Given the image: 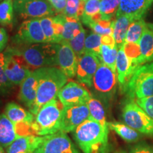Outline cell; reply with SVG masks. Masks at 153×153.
<instances>
[{"mask_svg": "<svg viewBox=\"0 0 153 153\" xmlns=\"http://www.w3.org/2000/svg\"><path fill=\"white\" fill-rule=\"evenodd\" d=\"M101 47V36L94 32L86 37L85 43V53H93L100 59Z\"/></svg>", "mask_w": 153, "mask_h": 153, "instance_id": "cell-36", "label": "cell"}, {"mask_svg": "<svg viewBox=\"0 0 153 153\" xmlns=\"http://www.w3.org/2000/svg\"><path fill=\"white\" fill-rule=\"evenodd\" d=\"M48 1L52 5L56 14H63L66 7L67 0H48Z\"/></svg>", "mask_w": 153, "mask_h": 153, "instance_id": "cell-41", "label": "cell"}, {"mask_svg": "<svg viewBox=\"0 0 153 153\" xmlns=\"http://www.w3.org/2000/svg\"><path fill=\"white\" fill-rule=\"evenodd\" d=\"M41 75L38 81L37 96L30 112L36 115L43 105L57 98L61 89L68 83L69 78L57 67L41 68Z\"/></svg>", "mask_w": 153, "mask_h": 153, "instance_id": "cell-2", "label": "cell"}, {"mask_svg": "<svg viewBox=\"0 0 153 153\" xmlns=\"http://www.w3.org/2000/svg\"><path fill=\"white\" fill-rule=\"evenodd\" d=\"M32 70L45 67H57V43H42L10 47Z\"/></svg>", "mask_w": 153, "mask_h": 153, "instance_id": "cell-3", "label": "cell"}, {"mask_svg": "<svg viewBox=\"0 0 153 153\" xmlns=\"http://www.w3.org/2000/svg\"><path fill=\"white\" fill-rule=\"evenodd\" d=\"M124 93L134 99L153 96V62L142 65L135 70Z\"/></svg>", "mask_w": 153, "mask_h": 153, "instance_id": "cell-7", "label": "cell"}, {"mask_svg": "<svg viewBox=\"0 0 153 153\" xmlns=\"http://www.w3.org/2000/svg\"><path fill=\"white\" fill-rule=\"evenodd\" d=\"M64 108L58 98L43 105L35 115L31 125L33 133L39 136H45L60 131Z\"/></svg>", "mask_w": 153, "mask_h": 153, "instance_id": "cell-4", "label": "cell"}, {"mask_svg": "<svg viewBox=\"0 0 153 153\" xmlns=\"http://www.w3.org/2000/svg\"><path fill=\"white\" fill-rule=\"evenodd\" d=\"M1 98H3V97L0 95V112H1V108H3V101H2V99ZM0 114H1V113H0Z\"/></svg>", "mask_w": 153, "mask_h": 153, "instance_id": "cell-44", "label": "cell"}, {"mask_svg": "<svg viewBox=\"0 0 153 153\" xmlns=\"http://www.w3.org/2000/svg\"><path fill=\"white\" fill-rule=\"evenodd\" d=\"M137 104L153 119V96L145 98L135 99Z\"/></svg>", "mask_w": 153, "mask_h": 153, "instance_id": "cell-39", "label": "cell"}, {"mask_svg": "<svg viewBox=\"0 0 153 153\" xmlns=\"http://www.w3.org/2000/svg\"><path fill=\"white\" fill-rule=\"evenodd\" d=\"M108 129L89 118L74 130L73 137L83 153H108Z\"/></svg>", "mask_w": 153, "mask_h": 153, "instance_id": "cell-1", "label": "cell"}, {"mask_svg": "<svg viewBox=\"0 0 153 153\" xmlns=\"http://www.w3.org/2000/svg\"><path fill=\"white\" fill-rule=\"evenodd\" d=\"M123 47L126 55L129 58L131 65L134 68H137L145 64L138 43H124Z\"/></svg>", "mask_w": 153, "mask_h": 153, "instance_id": "cell-30", "label": "cell"}, {"mask_svg": "<svg viewBox=\"0 0 153 153\" xmlns=\"http://www.w3.org/2000/svg\"><path fill=\"white\" fill-rule=\"evenodd\" d=\"M108 127L127 143H136L142 137L140 133L132 128L126 123L120 122H108Z\"/></svg>", "mask_w": 153, "mask_h": 153, "instance_id": "cell-24", "label": "cell"}, {"mask_svg": "<svg viewBox=\"0 0 153 153\" xmlns=\"http://www.w3.org/2000/svg\"><path fill=\"white\" fill-rule=\"evenodd\" d=\"M4 114L16 126L19 136L32 134L29 133V131H32L31 125L35 118V115L31 112L28 111L20 105L11 101L5 106Z\"/></svg>", "mask_w": 153, "mask_h": 153, "instance_id": "cell-12", "label": "cell"}, {"mask_svg": "<svg viewBox=\"0 0 153 153\" xmlns=\"http://www.w3.org/2000/svg\"><path fill=\"white\" fill-rule=\"evenodd\" d=\"M14 1L3 0L0 3V25L11 26L14 22Z\"/></svg>", "mask_w": 153, "mask_h": 153, "instance_id": "cell-32", "label": "cell"}, {"mask_svg": "<svg viewBox=\"0 0 153 153\" xmlns=\"http://www.w3.org/2000/svg\"><path fill=\"white\" fill-rule=\"evenodd\" d=\"M101 63L99 57L91 53H84L78 57L76 77L79 83L90 88L94 76Z\"/></svg>", "mask_w": 153, "mask_h": 153, "instance_id": "cell-14", "label": "cell"}, {"mask_svg": "<svg viewBox=\"0 0 153 153\" xmlns=\"http://www.w3.org/2000/svg\"><path fill=\"white\" fill-rule=\"evenodd\" d=\"M33 153H34V152H33Z\"/></svg>", "mask_w": 153, "mask_h": 153, "instance_id": "cell-48", "label": "cell"}, {"mask_svg": "<svg viewBox=\"0 0 153 153\" xmlns=\"http://www.w3.org/2000/svg\"><path fill=\"white\" fill-rule=\"evenodd\" d=\"M87 105L90 114L89 118L97 121L104 127L108 128L104 104L99 99L91 96L89 100L87 101Z\"/></svg>", "mask_w": 153, "mask_h": 153, "instance_id": "cell-27", "label": "cell"}, {"mask_svg": "<svg viewBox=\"0 0 153 153\" xmlns=\"http://www.w3.org/2000/svg\"><path fill=\"white\" fill-rule=\"evenodd\" d=\"M146 26L147 24L143 19L133 21L128 28L125 43H138Z\"/></svg>", "mask_w": 153, "mask_h": 153, "instance_id": "cell-29", "label": "cell"}, {"mask_svg": "<svg viewBox=\"0 0 153 153\" xmlns=\"http://www.w3.org/2000/svg\"><path fill=\"white\" fill-rule=\"evenodd\" d=\"M91 94L83 85L77 82H69L63 87L57 96L65 107L87 104L91 97Z\"/></svg>", "mask_w": 153, "mask_h": 153, "instance_id": "cell-13", "label": "cell"}, {"mask_svg": "<svg viewBox=\"0 0 153 153\" xmlns=\"http://www.w3.org/2000/svg\"><path fill=\"white\" fill-rule=\"evenodd\" d=\"M116 72L101 62L93 77L92 85L89 88L93 97L99 99L104 105L111 104L117 89Z\"/></svg>", "mask_w": 153, "mask_h": 153, "instance_id": "cell-5", "label": "cell"}, {"mask_svg": "<svg viewBox=\"0 0 153 153\" xmlns=\"http://www.w3.org/2000/svg\"><path fill=\"white\" fill-rule=\"evenodd\" d=\"M122 119L141 134L153 136V119L137 104L134 99L127 97L122 106Z\"/></svg>", "mask_w": 153, "mask_h": 153, "instance_id": "cell-6", "label": "cell"}, {"mask_svg": "<svg viewBox=\"0 0 153 153\" xmlns=\"http://www.w3.org/2000/svg\"><path fill=\"white\" fill-rule=\"evenodd\" d=\"M90 116L87 104L65 107L63 110L60 131L73 132Z\"/></svg>", "mask_w": 153, "mask_h": 153, "instance_id": "cell-15", "label": "cell"}, {"mask_svg": "<svg viewBox=\"0 0 153 153\" xmlns=\"http://www.w3.org/2000/svg\"><path fill=\"white\" fill-rule=\"evenodd\" d=\"M40 75V68L34 70L20 85L18 96L19 100L25 106L27 107L29 111H31L36 103Z\"/></svg>", "mask_w": 153, "mask_h": 153, "instance_id": "cell-17", "label": "cell"}, {"mask_svg": "<svg viewBox=\"0 0 153 153\" xmlns=\"http://www.w3.org/2000/svg\"><path fill=\"white\" fill-rule=\"evenodd\" d=\"M114 153H127V152H126V150H119L116 151V152Z\"/></svg>", "mask_w": 153, "mask_h": 153, "instance_id": "cell-45", "label": "cell"}, {"mask_svg": "<svg viewBox=\"0 0 153 153\" xmlns=\"http://www.w3.org/2000/svg\"><path fill=\"white\" fill-rule=\"evenodd\" d=\"M118 48L117 46L111 47L101 44L100 60L101 62L116 72V63L117 58Z\"/></svg>", "mask_w": 153, "mask_h": 153, "instance_id": "cell-31", "label": "cell"}, {"mask_svg": "<svg viewBox=\"0 0 153 153\" xmlns=\"http://www.w3.org/2000/svg\"><path fill=\"white\" fill-rule=\"evenodd\" d=\"M129 153H153V148L145 142L138 143L131 147Z\"/></svg>", "mask_w": 153, "mask_h": 153, "instance_id": "cell-40", "label": "cell"}, {"mask_svg": "<svg viewBox=\"0 0 153 153\" xmlns=\"http://www.w3.org/2000/svg\"><path fill=\"white\" fill-rule=\"evenodd\" d=\"M12 41L17 46L46 43L40 19H26L24 21L12 38Z\"/></svg>", "mask_w": 153, "mask_h": 153, "instance_id": "cell-11", "label": "cell"}, {"mask_svg": "<svg viewBox=\"0 0 153 153\" xmlns=\"http://www.w3.org/2000/svg\"><path fill=\"white\" fill-rule=\"evenodd\" d=\"M44 137L35 134L19 136L7 148V153H33L43 142Z\"/></svg>", "mask_w": 153, "mask_h": 153, "instance_id": "cell-20", "label": "cell"}, {"mask_svg": "<svg viewBox=\"0 0 153 153\" xmlns=\"http://www.w3.org/2000/svg\"><path fill=\"white\" fill-rule=\"evenodd\" d=\"M34 153H81L66 133L58 131L45 135Z\"/></svg>", "mask_w": 153, "mask_h": 153, "instance_id": "cell-10", "label": "cell"}, {"mask_svg": "<svg viewBox=\"0 0 153 153\" xmlns=\"http://www.w3.org/2000/svg\"><path fill=\"white\" fill-rule=\"evenodd\" d=\"M16 128L4 113L0 114V145L7 148L19 137Z\"/></svg>", "mask_w": 153, "mask_h": 153, "instance_id": "cell-22", "label": "cell"}, {"mask_svg": "<svg viewBox=\"0 0 153 153\" xmlns=\"http://www.w3.org/2000/svg\"><path fill=\"white\" fill-rule=\"evenodd\" d=\"M100 2L101 0H87L85 1L84 14L80 19L87 26H89L91 23L101 20Z\"/></svg>", "mask_w": 153, "mask_h": 153, "instance_id": "cell-28", "label": "cell"}, {"mask_svg": "<svg viewBox=\"0 0 153 153\" xmlns=\"http://www.w3.org/2000/svg\"><path fill=\"white\" fill-rule=\"evenodd\" d=\"M132 22L133 20L131 19L126 16H118L115 19L113 36L118 49L123 46L125 43L128 28Z\"/></svg>", "mask_w": 153, "mask_h": 153, "instance_id": "cell-25", "label": "cell"}, {"mask_svg": "<svg viewBox=\"0 0 153 153\" xmlns=\"http://www.w3.org/2000/svg\"><path fill=\"white\" fill-rule=\"evenodd\" d=\"M120 0H101L100 14L103 20H112L116 16Z\"/></svg>", "mask_w": 153, "mask_h": 153, "instance_id": "cell-35", "label": "cell"}, {"mask_svg": "<svg viewBox=\"0 0 153 153\" xmlns=\"http://www.w3.org/2000/svg\"><path fill=\"white\" fill-rule=\"evenodd\" d=\"M101 44L108 45L111 47L116 46V41L113 35H104L101 36Z\"/></svg>", "mask_w": 153, "mask_h": 153, "instance_id": "cell-43", "label": "cell"}, {"mask_svg": "<svg viewBox=\"0 0 153 153\" xmlns=\"http://www.w3.org/2000/svg\"><path fill=\"white\" fill-rule=\"evenodd\" d=\"M14 10L24 19L53 16L56 12L48 0H14Z\"/></svg>", "mask_w": 153, "mask_h": 153, "instance_id": "cell-8", "label": "cell"}, {"mask_svg": "<svg viewBox=\"0 0 153 153\" xmlns=\"http://www.w3.org/2000/svg\"><path fill=\"white\" fill-rule=\"evenodd\" d=\"M115 20H99L89 25L94 33L101 36L113 35Z\"/></svg>", "mask_w": 153, "mask_h": 153, "instance_id": "cell-37", "label": "cell"}, {"mask_svg": "<svg viewBox=\"0 0 153 153\" xmlns=\"http://www.w3.org/2000/svg\"><path fill=\"white\" fill-rule=\"evenodd\" d=\"M78 57L68 42L57 43V65L69 79L76 76Z\"/></svg>", "mask_w": 153, "mask_h": 153, "instance_id": "cell-16", "label": "cell"}, {"mask_svg": "<svg viewBox=\"0 0 153 153\" xmlns=\"http://www.w3.org/2000/svg\"><path fill=\"white\" fill-rule=\"evenodd\" d=\"M86 1H87V0H86Z\"/></svg>", "mask_w": 153, "mask_h": 153, "instance_id": "cell-47", "label": "cell"}, {"mask_svg": "<svg viewBox=\"0 0 153 153\" xmlns=\"http://www.w3.org/2000/svg\"><path fill=\"white\" fill-rule=\"evenodd\" d=\"M46 43H60L62 40L63 25L58 17L48 16L40 19Z\"/></svg>", "mask_w": 153, "mask_h": 153, "instance_id": "cell-21", "label": "cell"}, {"mask_svg": "<svg viewBox=\"0 0 153 153\" xmlns=\"http://www.w3.org/2000/svg\"><path fill=\"white\" fill-rule=\"evenodd\" d=\"M63 25L62 41H70L82 28V25L79 19L66 16L64 14L57 15Z\"/></svg>", "mask_w": 153, "mask_h": 153, "instance_id": "cell-26", "label": "cell"}, {"mask_svg": "<svg viewBox=\"0 0 153 153\" xmlns=\"http://www.w3.org/2000/svg\"><path fill=\"white\" fill-rule=\"evenodd\" d=\"M153 0H120L116 17L126 16L132 20L143 19Z\"/></svg>", "mask_w": 153, "mask_h": 153, "instance_id": "cell-18", "label": "cell"}, {"mask_svg": "<svg viewBox=\"0 0 153 153\" xmlns=\"http://www.w3.org/2000/svg\"><path fill=\"white\" fill-rule=\"evenodd\" d=\"M0 153H6L4 150V148L1 145H0Z\"/></svg>", "mask_w": 153, "mask_h": 153, "instance_id": "cell-46", "label": "cell"}, {"mask_svg": "<svg viewBox=\"0 0 153 153\" xmlns=\"http://www.w3.org/2000/svg\"><path fill=\"white\" fill-rule=\"evenodd\" d=\"M8 34L3 27H0V53H3L8 43Z\"/></svg>", "mask_w": 153, "mask_h": 153, "instance_id": "cell-42", "label": "cell"}, {"mask_svg": "<svg viewBox=\"0 0 153 153\" xmlns=\"http://www.w3.org/2000/svg\"><path fill=\"white\" fill-rule=\"evenodd\" d=\"M4 52L0 53V95L2 97L10 96L14 91V86L8 79L4 68Z\"/></svg>", "mask_w": 153, "mask_h": 153, "instance_id": "cell-33", "label": "cell"}, {"mask_svg": "<svg viewBox=\"0 0 153 153\" xmlns=\"http://www.w3.org/2000/svg\"><path fill=\"white\" fill-rule=\"evenodd\" d=\"M4 68L7 77L14 85H21L32 72L31 69L22 57L13 52L9 47L4 52Z\"/></svg>", "mask_w": 153, "mask_h": 153, "instance_id": "cell-9", "label": "cell"}, {"mask_svg": "<svg viewBox=\"0 0 153 153\" xmlns=\"http://www.w3.org/2000/svg\"><path fill=\"white\" fill-rule=\"evenodd\" d=\"M141 54L145 63L153 61V28L147 25L138 42Z\"/></svg>", "mask_w": 153, "mask_h": 153, "instance_id": "cell-23", "label": "cell"}, {"mask_svg": "<svg viewBox=\"0 0 153 153\" xmlns=\"http://www.w3.org/2000/svg\"><path fill=\"white\" fill-rule=\"evenodd\" d=\"M86 39V31L82 27L79 32L76 34L73 38H72L69 44L71 46L76 56L79 57L85 53V43Z\"/></svg>", "mask_w": 153, "mask_h": 153, "instance_id": "cell-38", "label": "cell"}, {"mask_svg": "<svg viewBox=\"0 0 153 153\" xmlns=\"http://www.w3.org/2000/svg\"><path fill=\"white\" fill-rule=\"evenodd\" d=\"M85 1L86 0H67L63 14L68 17L79 20L84 14Z\"/></svg>", "mask_w": 153, "mask_h": 153, "instance_id": "cell-34", "label": "cell"}, {"mask_svg": "<svg viewBox=\"0 0 153 153\" xmlns=\"http://www.w3.org/2000/svg\"><path fill=\"white\" fill-rule=\"evenodd\" d=\"M116 68L118 83L119 85L120 89L122 92L124 93L131 76L133 75V72L137 68H135L131 65V61L126 55L123 46L118 49Z\"/></svg>", "mask_w": 153, "mask_h": 153, "instance_id": "cell-19", "label": "cell"}]
</instances>
